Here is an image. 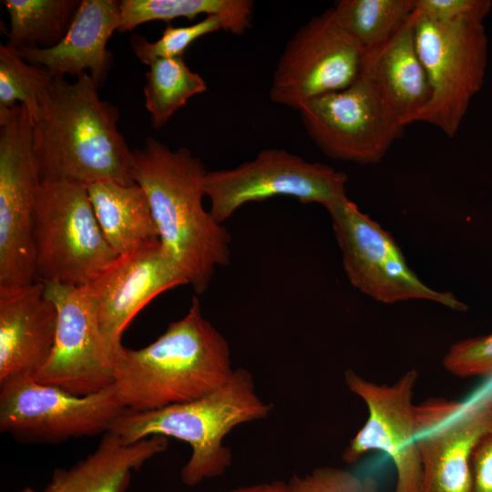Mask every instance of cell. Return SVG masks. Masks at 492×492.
<instances>
[{"mask_svg":"<svg viewBox=\"0 0 492 492\" xmlns=\"http://www.w3.org/2000/svg\"><path fill=\"white\" fill-rule=\"evenodd\" d=\"M206 174L187 148L171 149L148 137L133 149L132 179L147 195L160 245L198 294L231 261V236L203 206Z\"/></svg>","mask_w":492,"mask_h":492,"instance_id":"obj_1","label":"cell"},{"mask_svg":"<svg viewBox=\"0 0 492 492\" xmlns=\"http://www.w3.org/2000/svg\"><path fill=\"white\" fill-rule=\"evenodd\" d=\"M88 73L54 78L33 120V148L44 180L133 184V149L118 130L117 107L99 97Z\"/></svg>","mask_w":492,"mask_h":492,"instance_id":"obj_2","label":"cell"},{"mask_svg":"<svg viewBox=\"0 0 492 492\" xmlns=\"http://www.w3.org/2000/svg\"><path fill=\"white\" fill-rule=\"evenodd\" d=\"M233 370L227 340L193 296L188 313L153 343L137 350L123 346L115 361L114 385L126 409L149 411L204 396Z\"/></svg>","mask_w":492,"mask_h":492,"instance_id":"obj_3","label":"cell"},{"mask_svg":"<svg viewBox=\"0 0 492 492\" xmlns=\"http://www.w3.org/2000/svg\"><path fill=\"white\" fill-rule=\"evenodd\" d=\"M272 405L257 394L251 374L234 369L227 381L198 399L149 411H126L110 427L126 443L153 436L172 437L190 446L191 454L180 471L190 487L225 473L232 456L223 445L237 425L266 418Z\"/></svg>","mask_w":492,"mask_h":492,"instance_id":"obj_4","label":"cell"},{"mask_svg":"<svg viewBox=\"0 0 492 492\" xmlns=\"http://www.w3.org/2000/svg\"><path fill=\"white\" fill-rule=\"evenodd\" d=\"M36 281L85 286L118 256L105 239L87 186L44 180L33 219Z\"/></svg>","mask_w":492,"mask_h":492,"instance_id":"obj_5","label":"cell"},{"mask_svg":"<svg viewBox=\"0 0 492 492\" xmlns=\"http://www.w3.org/2000/svg\"><path fill=\"white\" fill-rule=\"evenodd\" d=\"M413 20L416 50L431 87L415 122L431 124L452 138L484 83L488 55L484 21L435 22L414 13Z\"/></svg>","mask_w":492,"mask_h":492,"instance_id":"obj_6","label":"cell"},{"mask_svg":"<svg viewBox=\"0 0 492 492\" xmlns=\"http://www.w3.org/2000/svg\"><path fill=\"white\" fill-rule=\"evenodd\" d=\"M126 411L114 384L87 395L20 376L0 384V431L17 441L57 444L104 435Z\"/></svg>","mask_w":492,"mask_h":492,"instance_id":"obj_7","label":"cell"},{"mask_svg":"<svg viewBox=\"0 0 492 492\" xmlns=\"http://www.w3.org/2000/svg\"><path fill=\"white\" fill-rule=\"evenodd\" d=\"M25 105L0 110V287L36 282L33 219L41 179Z\"/></svg>","mask_w":492,"mask_h":492,"instance_id":"obj_8","label":"cell"},{"mask_svg":"<svg viewBox=\"0 0 492 492\" xmlns=\"http://www.w3.org/2000/svg\"><path fill=\"white\" fill-rule=\"evenodd\" d=\"M347 176L320 162H310L282 149H265L233 169L207 171L205 195L210 212L223 223L244 204L276 196L318 203L327 210L346 200Z\"/></svg>","mask_w":492,"mask_h":492,"instance_id":"obj_9","label":"cell"},{"mask_svg":"<svg viewBox=\"0 0 492 492\" xmlns=\"http://www.w3.org/2000/svg\"><path fill=\"white\" fill-rule=\"evenodd\" d=\"M365 51L333 8L313 16L285 46L273 72L271 100L300 110L313 98L348 87L362 73Z\"/></svg>","mask_w":492,"mask_h":492,"instance_id":"obj_10","label":"cell"},{"mask_svg":"<svg viewBox=\"0 0 492 492\" xmlns=\"http://www.w3.org/2000/svg\"><path fill=\"white\" fill-rule=\"evenodd\" d=\"M328 211L343 270L360 292L384 303L425 300L455 311L467 309L453 293L434 290L422 282L407 265L393 236L349 199Z\"/></svg>","mask_w":492,"mask_h":492,"instance_id":"obj_11","label":"cell"},{"mask_svg":"<svg viewBox=\"0 0 492 492\" xmlns=\"http://www.w3.org/2000/svg\"><path fill=\"white\" fill-rule=\"evenodd\" d=\"M299 112L309 137L326 156L360 164L380 162L405 128L364 72L348 87L313 98Z\"/></svg>","mask_w":492,"mask_h":492,"instance_id":"obj_12","label":"cell"},{"mask_svg":"<svg viewBox=\"0 0 492 492\" xmlns=\"http://www.w3.org/2000/svg\"><path fill=\"white\" fill-rule=\"evenodd\" d=\"M347 387L366 405L368 418L351 439L343 460L353 464L370 451H383L396 470L395 492H421L422 466L415 440L416 419L413 394L415 370L403 374L394 384H376L345 372Z\"/></svg>","mask_w":492,"mask_h":492,"instance_id":"obj_13","label":"cell"},{"mask_svg":"<svg viewBox=\"0 0 492 492\" xmlns=\"http://www.w3.org/2000/svg\"><path fill=\"white\" fill-rule=\"evenodd\" d=\"M44 284L57 310V326L49 357L32 377L76 395L94 394L114 384L116 357L104 343L82 286Z\"/></svg>","mask_w":492,"mask_h":492,"instance_id":"obj_14","label":"cell"},{"mask_svg":"<svg viewBox=\"0 0 492 492\" xmlns=\"http://www.w3.org/2000/svg\"><path fill=\"white\" fill-rule=\"evenodd\" d=\"M188 282L159 240L118 255L91 282L82 286L96 313L108 351L117 357L122 334L154 298Z\"/></svg>","mask_w":492,"mask_h":492,"instance_id":"obj_15","label":"cell"},{"mask_svg":"<svg viewBox=\"0 0 492 492\" xmlns=\"http://www.w3.org/2000/svg\"><path fill=\"white\" fill-rule=\"evenodd\" d=\"M415 440L422 466L421 492H471V457L492 429V415L479 398L428 400L415 406Z\"/></svg>","mask_w":492,"mask_h":492,"instance_id":"obj_16","label":"cell"},{"mask_svg":"<svg viewBox=\"0 0 492 492\" xmlns=\"http://www.w3.org/2000/svg\"><path fill=\"white\" fill-rule=\"evenodd\" d=\"M57 310L45 284L0 287V384L34 376L48 359L56 338Z\"/></svg>","mask_w":492,"mask_h":492,"instance_id":"obj_17","label":"cell"},{"mask_svg":"<svg viewBox=\"0 0 492 492\" xmlns=\"http://www.w3.org/2000/svg\"><path fill=\"white\" fill-rule=\"evenodd\" d=\"M120 23L119 1L81 0L66 36L49 48L24 47L16 52L30 64L45 67L54 78L89 76L99 87L112 66L108 42Z\"/></svg>","mask_w":492,"mask_h":492,"instance_id":"obj_18","label":"cell"},{"mask_svg":"<svg viewBox=\"0 0 492 492\" xmlns=\"http://www.w3.org/2000/svg\"><path fill=\"white\" fill-rule=\"evenodd\" d=\"M362 72L396 121L403 127L415 122L431 87L415 46L413 15L387 42L365 51Z\"/></svg>","mask_w":492,"mask_h":492,"instance_id":"obj_19","label":"cell"},{"mask_svg":"<svg viewBox=\"0 0 492 492\" xmlns=\"http://www.w3.org/2000/svg\"><path fill=\"white\" fill-rule=\"evenodd\" d=\"M168 444L159 436L126 443L108 431L84 459L69 468H56L44 492H124L132 471L164 452Z\"/></svg>","mask_w":492,"mask_h":492,"instance_id":"obj_20","label":"cell"},{"mask_svg":"<svg viewBox=\"0 0 492 492\" xmlns=\"http://www.w3.org/2000/svg\"><path fill=\"white\" fill-rule=\"evenodd\" d=\"M86 186L102 233L117 255L159 240L149 202L138 184L99 180Z\"/></svg>","mask_w":492,"mask_h":492,"instance_id":"obj_21","label":"cell"},{"mask_svg":"<svg viewBox=\"0 0 492 492\" xmlns=\"http://www.w3.org/2000/svg\"><path fill=\"white\" fill-rule=\"evenodd\" d=\"M119 7V33L150 21L215 15L227 20L230 33L242 35L251 27L254 11L251 0H121Z\"/></svg>","mask_w":492,"mask_h":492,"instance_id":"obj_22","label":"cell"},{"mask_svg":"<svg viewBox=\"0 0 492 492\" xmlns=\"http://www.w3.org/2000/svg\"><path fill=\"white\" fill-rule=\"evenodd\" d=\"M9 15L6 46L49 48L68 32L81 0H4Z\"/></svg>","mask_w":492,"mask_h":492,"instance_id":"obj_23","label":"cell"},{"mask_svg":"<svg viewBox=\"0 0 492 492\" xmlns=\"http://www.w3.org/2000/svg\"><path fill=\"white\" fill-rule=\"evenodd\" d=\"M143 87L145 107L155 128L163 127L207 83L184 62L183 56L157 58L149 65Z\"/></svg>","mask_w":492,"mask_h":492,"instance_id":"obj_24","label":"cell"},{"mask_svg":"<svg viewBox=\"0 0 492 492\" xmlns=\"http://www.w3.org/2000/svg\"><path fill=\"white\" fill-rule=\"evenodd\" d=\"M415 0H340L333 7L346 30L364 47L387 42L412 16Z\"/></svg>","mask_w":492,"mask_h":492,"instance_id":"obj_25","label":"cell"},{"mask_svg":"<svg viewBox=\"0 0 492 492\" xmlns=\"http://www.w3.org/2000/svg\"><path fill=\"white\" fill-rule=\"evenodd\" d=\"M54 77L43 67L26 61L16 50L0 45V110L25 105L33 120Z\"/></svg>","mask_w":492,"mask_h":492,"instance_id":"obj_26","label":"cell"},{"mask_svg":"<svg viewBox=\"0 0 492 492\" xmlns=\"http://www.w3.org/2000/svg\"><path fill=\"white\" fill-rule=\"evenodd\" d=\"M220 29L230 32L227 20L220 15H207L190 26L168 25L161 36L154 42L148 41L144 36L133 35L130 39L131 48L138 60L149 66L157 58L182 56L195 40Z\"/></svg>","mask_w":492,"mask_h":492,"instance_id":"obj_27","label":"cell"},{"mask_svg":"<svg viewBox=\"0 0 492 492\" xmlns=\"http://www.w3.org/2000/svg\"><path fill=\"white\" fill-rule=\"evenodd\" d=\"M443 364L459 377L492 374V333L454 343L444 357Z\"/></svg>","mask_w":492,"mask_h":492,"instance_id":"obj_28","label":"cell"},{"mask_svg":"<svg viewBox=\"0 0 492 492\" xmlns=\"http://www.w3.org/2000/svg\"><path fill=\"white\" fill-rule=\"evenodd\" d=\"M491 9L490 0H415L414 15L435 22L484 21Z\"/></svg>","mask_w":492,"mask_h":492,"instance_id":"obj_29","label":"cell"},{"mask_svg":"<svg viewBox=\"0 0 492 492\" xmlns=\"http://www.w3.org/2000/svg\"><path fill=\"white\" fill-rule=\"evenodd\" d=\"M288 485L291 492H363V480L333 466H321L304 476L295 475Z\"/></svg>","mask_w":492,"mask_h":492,"instance_id":"obj_30","label":"cell"},{"mask_svg":"<svg viewBox=\"0 0 492 492\" xmlns=\"http://www.w3.org/2000/svg\"><path fill=\"white\" fill-rule=\"evenodd\" d=\"M471 492H492V429L477 442L471 457Z\"/></svg>","mask_w":492,"mask_h":492,"instance_id":"obj_31","label":"cell"},{"mask_svg":"<svg viewBox=\"0 0 492 492\" xmlns=\"http://www.w3.org/2000/svg\"><path fill=\"white\" fill-rule=\"evenodd\" d=\"M221 492H291L288 482L280 480L269 483L255 484L241 487H237L229 491Z\"/></svg>","mask_w":492,"mask_h":492,"instance_id":"obj_32","label":"cell"},{"mask_svg":"<svg viewBox=\"0 0 492 492\" xmlns=\"http://www.w3.org/2000/svg\"><path fill=\"white\" fill-rule=\"evenodd\" d=\"M363 492H378L377 483L373 477H367L363 480Z\"/></svg>","mask_w":492,"mask_h":492,"instance_id":"obj_33","label":"cell"},{"mask_svg":"<svg viewBox=\"0 0 492 492\" xmlns=\"http://www.w3.org/2000/svg\"><path fill=\"white\" fill-rule=\"evenodd\" d=\"M478 398L492 415V389Z\"/></svg>","mask_w":492,"mask_h":492,"instance_id":"obj_34","label":"cell"},{"mask_svg":"<svg viewBox=\"0 0 492 492\" xmlns=\"http://www.w3.org/2000/svg\"><path fill=\"white\" fill-rule=\"evenodd\" d=\"M19 492H36V491L34 490V489L31 488V487H25V488H23L22 490H20Z\"/></svg>","mask_w":492,"mask_h":492,"instance_id":"obj_35","label":"cell"}]
</instances>
